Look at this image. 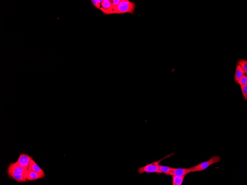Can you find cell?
I'll return each mask as SVG.
<instances>
[{
    "mask_svg": "<svg viewBox=\"0 0 247 185\" xmlns=\"http://www.w3.org/2000/svg\"><path fill=\"white\" fill-rule=\"evenodd\" d=\"M246 73L244 70L239 65H237L236 68V72H235V80L237 82L239 79L244 75V74Z\"/></svg>",
    "mask_w": 247,
    "mask_h": 185,
    "instance_id": "11",
    "label": "cell"
},
{
    "mask_svg": "<svg viewBox=\"0 0 247 185\" xmlns=\"http://www.w3.org/2000/svg\"><path fill=\"white\" fill-rule=\"evenodd\" d=\"M136 7V5L133 2L128 0H120V2L118 5L114 7L113 6L109 10L103 13L105 14H121L126 13L133 14L134 13Z\"/></svg>",
    "mask_w": 247,
    "mask_h": 185,
    "instance_id": "1",
    "label": "cell"
},
{
    "mask_svg": "<svg viewBox=\"0 0 247 185\" xmlns=\"http://www.w3.org/2000/svg\"><path fill=\"white\" fill-rule=\"evenodd\" d=\"M172 178L173 185H181L185 176H171Z\"/></svg>",
    "mask_w": 247,
    "mask_h": 185,
    "instance_id": "12",
    "label": "cell"
},
{
    "mask_svg": "<svg viewBox=\"0 0 247 185\" xmlns=\"http://www.w3.org/2000/svg\"><path fill=\"white\" fill-rule=\"evenodd\" d=\"M172 169V167H169L163 166L160 165H159V169L161 173H164V174L166 175L168 174Z\"/></svg>",
    "mask_w": 247,
    "mask_h": 185,
    "instance_id": "13",
    "label": "cell"
},
{
    "mask_svg": "<svg viewBox=\"0 0 247 185\" xmlns=\"http://www.w3.org/2000/svg\"><path fill=\"white\" fill-rule=\"evenodd\" d=\"M220 157L214 156L212 157L208 161L203 162L197 166L191 168L192 172H194L200 171H204L208 168L210 165L218 163L220 161Z\"/></svg>",
    "mask_w": 247,
    "mask_h": 185,
    "instance_id": "3",
    "label": "cell"
},
{
    "mask_svg": "<svg viewBox=\"0 0 247 185\" xmlns=\"http://www.w3.org/2000/svg\"><path fill=\"white\" fill-rule=\"evenodd\" d=\"M113 7L116 6L119 4L120 2V0H112V1H110Z\"/></svg>",
    "mask_w": 247,
    "mask_h": 185,
    "instance_id": "18",
    "label": "cell"
},
{
    "mask_svg": "<svg viewBox=\"0 0 247 185\" xmlns=\"http://www.w3.org/2000/svg\"><path fill=\"white\" fill-rule=\"evenodd\" d=\"M27 169H24L16 162L11 163L9 164L7 172H12L18 174L24 175Z\"/></svg>",
    "mask_w": 247,
    "mask_h": 185,
    "instance_id": "7",
    "label": "cell"
},
{
    "mask_svg": "<svg viewBox=\"0 0 247 185\" xmlns=\"http://www.w3.org/2000/svg\"><path fill=\"white\" fill-rule=\"evenodd\" d=\"M91 2L95 7L98 8V9H100L101 3L98 1H98L97 0L96 1V0H91Z\"/></svg>",
    "mask_w": 247,
    "mask_h": 185,
    "instance_id": "17",
    "label": "cell"
},
{
    "mask_svg": "<svg viewBox=\"0 0 247 185\" xmlns=\"http://www.w3.org/2000/svg\"><path fill=\"white\" fill-rule=\"evenodd\" d=\"M171 155H169L168 156L163 158L162 159L146 165L145 166L143 167L139 168L138 169L137 171L140 174H142L144 173H157L160 174L161 172L159 169V163L161 162V161L165 159L166 158L170 157L171 156H172Z\"/></svg>",
    "mask_w": 247,
    "mask_h": 185,
    "instance_id": "2",
    "label": "cell"
},
{
    "mask_svg": "<svg viewBox=\"0 0 247 185\" xmlns=\"http://www.w3.org/2000/svg\"><path fill=\"white\" fill-rule=\"evenodd\" d=\"M28 170H30V171H33L37 172L38 173H42V174H45L43 170L37 164L35 161L33 159V158L31 160Z\"/></svg>",
    "mask_w": 247,
    "mask_h": 185,
    "instance_id": "9",
    "label": "cell"
},
{
    "mask_svg": "<svg viewBox=\"0 0 247 185\" xmlns=\"http://www.w3.org/2000/svg\"><path fill=\"white\" fill-rule=\"evenodd\" d=\"M101 4V7L100 9L103 13L109 10L113 7L111 1L109 0H103Z\"/></svg>",
    "mask_w": 247,
    "mask_h": 185,
    "instance_id": "10",
    "label": "cell"
},
{
    "mask_svg": "<svg viewBox=\"0 0 247 185\" xmlns=\"http://www.w3.org/2000/svg\"><path fill=\"white\" fill-rule=\"evenodd\" d=\"M239 65L242 68L246 73L247 72V61L246 59H240L238 62Z\"/></svg>",
    "mask_w": 247,
    "mask_h": 185,
    "instance_id": "14",
    "label": "cell"
},
{
    "mask_svg": "<svg viewBox=\"0 0 247 185\" xmlns=\"http://www.w3.org/2000/svg\"><path fill=\"white\" fill-rule=\"evenodd\" d=\"M241 88L242 91V92L244 100H247V84L241 85Z\"/></svg>",
    "mask_w": 247,
    "mask_h": 185,
    "instance_id": "15",
    "label": "cell"
},
{
    "mask_svg": "<svg viewBox=\"0 0 247 185\" xmlns=\"http://www.w3.org/2000/svg\"><path fill=\"white\" fill-rule=\"evenodd\" d=\"M7 173L10 177L14 179L18 183L26 182L28 181L23 175L18 174L12 172H7Z\"/></svg>",
    "mask_w": 247,
    "mask_h": 185,
    "instance_id": "8",
    "label": "cell"
},
{
    "mask_svg": "<svg viewBox=\"0 0 247 185\" xmlns=\"http://www.w3.org/2000/svg\"><path fill=\"white\" fill-rule=\"evenodd\" d=\"M240 85H245L247 84V75H243L241 78L237 81Z\"/></svg>",
    "mask_w": 247,
    "mask_h": 185,
    "instance_id": "16",
    "label": "cell"
},
{
    "mask_svg": "<svg viewBox=\"0 0 247 185\" xmlns=\"http://www.w3.org/2000/svg\"><path fill=\"white\" fill-rule=\"evenodd\" d=\"M23 176L26 178L28 181H33L44 177L45 174H42L27 169Z\"/></svg>",
    "mask_w": 247,
    "mask_h": 185,
    "instance_id": "5",
    "label": "cell"
},
{
    "mask_svg": "<svg viewBox=\"0 0 247 185\" xmlns=\"http://www.w3.org/2000/svg\"><path fill=\"white\" fill-rule=\"evenodd\" d=\"M190 173H192L191 168H172V170L167 175L178 176H185Z\"/></svg>",
    "mask_w": 247,
    "mask_h": 185,
    "instance_id": "6",
    "label": "cell"
},
{
    "mask_svg": "<svg viewBox=\"0 0 247 185\" xmlns=\"http://www.w3.org/2000/svg\"><path fill=\"white\" fill-rule=\"evenodd\" d=\"M32 159V158L29 155L22 153L20 155L16 162L24 169H28L30 163Z\"/></svg>",
    "mask_w": 247,
    "mask_h": 185,
    "instance_id": "4",
    "label": "cell"
}]
</instances>
